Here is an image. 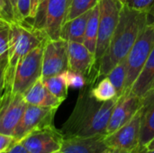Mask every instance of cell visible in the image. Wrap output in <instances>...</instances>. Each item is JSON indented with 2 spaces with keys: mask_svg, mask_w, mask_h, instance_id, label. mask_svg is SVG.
I'll list each match as a JSON object with an SVG mask.
<instances>
[{
  "mask_svg": "<svg viewBox=\"0 0 154 153\" xmlns=\"http://www.w3.org/2000/svg\"><path fill=\"white\" fill-rule=\"evenodd\" d=\"M95 84L88 81L80 88L73 111L60 129L64 139L106 135L109 118L120 96L100 102L91 93Z\"/></svg>",
  "mask_w": 154,
  "mask_h": 153,
  "instance_id": "6da1fadb",
  "label": "cell"
},
{
  "mask_svg": "<svg viewBox=\"0 0 154 153\" xmlns=\"http://www.w3.org/2000/svg\"><path fill=\"white\" fill-rule=\"evenodd\" d=\"M151 15L124 5L120 19L109 46L97 65L98 80L106 77L121 60L126 58L143 28L150 23Z\"/></svg>",
  "mask_w": 154,
  "mask_h": 153,
  "instance_id": "7a4b0ae2",
  "label": "cell"
},
{
  "mask_svg": "<svg viewBox=\"0 0 154 153\" xmlns=\"http://www.w3.org/2000/svg\"><path fill=\"white\" fill-rule=\"evenodd\" d=\"M24 22L11 21L10 23L9 45L7 50V87L11 86L14 69L19 61L31 50L49 40L43 31L37 30L32 24H26Z\"/></svg>",
  "mask_w": 154,
  "mask_h": 153,
  "instance_id": "3957f363",
  "label": "cell"
},
{
  "mask_svg": "<svg viewBox=\"0 0 154 153\" xmlns=\"http://www.w3.org/2000/svg\"><path fill=\"white\" fill-rule=\"evenodd\" d=\"M99 25L95 52L96 70L101 58L106 51L118 24L124 4L118 0H99Z\"/></svg>",
  "mask_w": 154,
  "mask_h": 153,
  "instance_id": "277c9868",
  "label": "cell"
},
{
  "mask_svg": "<svg viewBox=\"0 0 154 153\" xmlns=\"http://www.w3.org/2000/svg\"><path fill=\"white\" fill-rule=\"evenodd\" d=\"M154 47V23L152 20L143 28L135 43L126 56L127 74L125 93L129 92L132 85L141 73Z\"/></svg>",
  "mask_w": 154,
  "mask_h": 153,
  "instance_id": "5b68a950",
  "label": "cell"
},
{
  "mask_svg": "<svg viewBox=\"0 0 154 153\" xmlns=\"http://www.w3.org/2000/svg\"><path fill=\"white\" fill-rule=\"evenodd\" d=\"M45 42L31 50L17 64L10 86L12 93L23 96L26 90L37 79L42 78V55Z\"/></svg>",
  "mask_w": 154,
  "mask_h": 153,
  "instance_id": "8992f818",
  "label": "cell"
},
{
  "mask_svg": "<svg viewBox=\"0 0 154 153\" xmlns=\"http://www.w3.org/2000/svg\"><path fill=\"white\" fill-rule=\"evenodd\" d=\"M63 141L60 130L53 124L32 131L19 142L31 153H54L61 150Z\"/></svg>",
  "mask_w": 154,
  "mask_h": 153,
  "instance_id": "52a82bcc",
  "label": "cell"
},
{
  "mask_svg": "<svg viewBox=\"0 0 154 153\" xmlns=\"http://www.w3.org/2000/svg\"><path fill=\"white\" fill-rule=\"evenodd\" d=\"M69 41L60 38L47 40L42 55V78L60 75L69 69Z\"/></svg>",
  "mask_w": 154,
  "mask_h": 153,
  "instance_id": "ba28073f",
  "label": "cell"
},
{
  "mask_svg": "<svg viewBox=\"0 0 154 153\" xmlns=\"http://www.w3.org/2000/svg\"><path fill=\"white\" fill-rule=\"evenodd\" d=\"M57 110L58 108L28 105L12 135L17 142H20L33 130L53 125Z\"/></svg>",
  "mask_w": 154,
  "mask_h": 153,
  "instance_id": "9c48e42d",
  "label": "cell"
},
{
  "mask_svg": "<svg viewBox=\"0 0 154 153\" xmlns=\"http://www.w3.org/2000/svg\"><path fill=\"white\" fill-rule=\"evenodd\" d=\"M27 106L23 95L14 94L6 87L0 102V133L13 134Z\"/></svg>",
  "mask_w": 154,
  "mask_h": 153,
  "instance_id": "30bf717a",
  "label": "cell"
},
{
  "mask_svg": "<svg viewBox=\"0 0 154 153\" xmlns=\"http://www.w3.org/2000/svg\"><path fill=\"white\" fill-rule=\"evenodd\" d=\"M141 126V108L134 116L125 125L112 133L105 135L104 142L107 148L111 150H125L128 151H134L139 146Z\"/></svg>",
  "mask_w": 154,
  "mask_h": 153,
  "instance_id": "8fae6325",
  "label": "cell"
},
{
  "mask_svg": "<svg viewBox=\"0 0 154 153\" xmlns=\"http://www.w3.org/2000/svg\"><path fill=\"white\" fill-rule=\"evenodd\" d=\"M69 69L84 75L88 81L97 83L98 81L96 70L95 54L81 42L69 41Z\"/></svg>",
  "mask_w": 154,
  "mask_h": 153,
  "instance_id": "7c38bea8",
  "label": "cell"
},
{
  "mask_svg": "<svg viewBox=\"0 0 154 153\" xmlns=\"http://www.w3.org/2000/svg\"><path fill=\"white\" fill-rule=\"evenodd\" d=\"M72 0H48L43 11L42 31L50 40L60 39Z\"/></svg>",
  "mask_w": 154,
  "mask_h": 153,
  "instance_id": "4fadbf2b",
  "label": "cell"
},
{
  "mask_svg": "<svg viewBox=\"0 0 154 153\" xmlns=\"http://www.w3.org/2000/svg\"><path fill=\"white\" fill-rule=\"evenodd\" d=\"M142 104L143 98L130 91L124 93L119 97L111 114L106 129V135L111 134L129 122L139 111Z\"/></svg>",
  "mask_w": 154,
  "mask_h": 153,
  "instance_id": "5bb4252c",
  "label": "cell"
},
{
  "mask_svg": "<svg viewBox=\"0 0 154 153\" xmlns=\"http://www.w3.org/2000/svg\"><path fill=\"white\" fill-rule=\"evenodd\" d=\"M154 138V91L143 98L141 106V126L139 146L144 148Z\"/></svg>",
  "mask_w": 154,
  "mask_h": 153,
  "instance_id": "9a60e30c",
  "label": "cell"
},
{
  "mask_svg": "<svg viewBox=\"0 0 154 153\" xmlns=\"http://www.w3.org/2000/svg\"><path fill=\"white\" fill-rule=\"evenodd\" d=\"M105 135H96L84 138L64 139L60 151L63 153H102L107 149Z\"/></svg>",
  "mask_w": 154,
  "mask_h": 153,
  "instance_id": "2e32d148",
  "label": "cell"
},
{
  "mask_svg": "<svg viewBox=\"0 0 154 153\" xmlns=\"http://www.w3.org/2000/svg\"><path fill=\"white\" fill-rule=\"evenodd\" d=\"M23 98L28 105L42 107L59 108L63 100L52 95L44 86L42 78L37 79L23 94Z\"/></svg>",
  "mask_w": 154,
  "mask_h": 153,
  "instance_id": "e0dca14e",
  "label": "cell"
},
{
  "mask_svg": "<svg viewBox=\"0 0 154 153\" xmlns=\"http://www.w3.org/2000/svg\"><path fill=\"white\" fill-rule=\"evenodd\" d=\"M154 90V47L141 73L131 87L130 92L143 98Z\"/></svg>",
  "mask_w": 154,
  "mask_h": 153,
  "instance_id": "ac0fdd59",
  "label": "cell"
},
{
  "mask_svg": "<svg viewBox=\"0 0 154 153\" xmlns=\"http://www.w3.org/2000/svg\"><path fill=\"white\" fill-rule=\"evenodd\" d=\"M91 10L86 12L85 14L74 19L67 21L62 25L60 38L67 41H76V42L83 43L87 23L90 16Z\"/></svg>",
  "mask_w": 154,
  "mask_h": 153,
  "instance_id": "d6986e66",
  "label": "cell"
},
{
  "mask_svg": "<svg viewBox=\"0 0 154 153\" xmlns=\"http://www.w3.org/2000/svg\"><path fill=\"white\" fill-rule=\"evenodd\" d=\"M98 25H99V5L97 4L91 10V14L87 23V28L85 32L84 41H83V44L93 54H95L96 48H97Z\"/></svg>",
  "mask_w": 154,
  "mask_h": 153,
  "instance_id": "ffe728a7",
  "label": "cell"
},
{
  "mask_svg": "<svg viewBox=\"0 0 154 153\" xmlns=\"http://www.w3.org/2000/svg\"><path fill=\"white\" fill-rule=\"evenodd\" d=\"M91 93L92 96L100 102L108 101L118 96L116 87L107 77L100 78L92 87Z\"/></svg>",
  "mask_w": 154,
  "mask_h": 153,
  "instance_id": "44dd1931",
  "label": "cell"
},
{
  "mask_svg": "<svg viewBox=\"0 0 154 153\" xmlns=\"http://www.w3.org/2000/svg\"><path fill=\"white\" fill-rule=\"evenodd\" d=\"M42 79L46 88L52 95H54L55 96H57L58 98L63 101L67 98L69 87L66 82L64 72L60 75H56L45 78H42Z\"/></svg>",
  "mask_w": 154,
  "mask_h": 153,
  "instance_id": "7402d4cb",
  "label": "cell"
},
{
  "mask_svg": "<svg viewBox=\"0 0 154 153\" xmlns=\"http://www.w3.org/2000/svg\"><path fill=\"white\" fill-rule=\"evenodd\" d=\"M126 74H127V64H126V58H125L123 60H121L119 63H117L106 76L109 78V80L116 87L118 96H121L125 93Z\"/></svg>",
  "mask_w": 154,
  "mask_h": 153,
  "instance_id": "603a6c76",
  "label": "cell"
},
{
  "mask_svg": "<svg viewBox=\"0 0 154 153\" xmlns=\"http://www.w3.org/2000/svg\"><path fill=\"white\" fill-rule=\"evenodd\" d=\"M98 3L99 0H72L66 22L74 19L93 9Z\"/></svg>",
  "mask_w": 154,
  "mask_h": 153,
  "instance_id": "cb8c5ba5",
  "label": "cell"
},
{
  "mask_svg": "<svg viewBox=\"0 0 154 153\" xmlns=\"http://www.w3.org/2000/svg\"><path fill=\"white\" fill-rule=\"evenodd\" d=\"M10 23V20L0 16V56L5 54L8 50Z\"/></svg>",
  "mask_w": 154,
  "mask_h": 153,
  "instance_id": "d4e9b609",
  "label": "cell"
},
{
  "mask_svg": "<svg viewBox=\"0 0 154 153\" xmlns=\"http://www.w3.org/2000/svg\"><path fill=\"white\" fill-rule=\"evenodd\" d=\"M64 75L69 87L80 89L87 84L86 77L79 72H76L71 69H68L64 72Z\"/></svg>",
  "mask_w": 154,
  "mask_h": 153,
  "instance_id": "484cf974",
  "label": "cell"
},
{
  "mask_svg": "<svg viewBox=\"0 0 154 153\" xmlns=\"http://www.w3.org/2000/svg\"><path fill=\"white\" fill-rule=\"evenodd\" d=\"M125 5L134 10L146 13L153 17L154 0H127Z\"/></svg>",
  "mask_w": 154,
  "mask_h": 153,
  "instance_id": "4316f807",
  "label": "cell"
},
{
  "mask_svg": "<svg viewBox=\"0 0 154 153\" xmlns=\"http://www.w3.org/2000/svg\"><path fill=\"white\" fill-rule=\"evenodd\" d=\"M31 0H17L16 8L14 14V21H25L30 18Z\"/></svg>",
  "mask_w": 154,
  "mask_h": 153,
  "instance_id": "83f0119b",
  "label": "cell"
},
{
  "mask_svg": "<svg viewBox=\"0 0 154 153\" xmlns=\"http://www.w3.org/2000/svg\"><path fill=\"white\" fill-rule=\"evenodd\" d=\"M8 66V57L7 51L0 56V102L7 87L6 82V71Z\"/></svg>",
  "mask_w": 154,
  "mask_h": 153,
  "instance_id": "f1b7e54d",
  "label": "cell"
},
{
  "mask_svg": "<svg viewBox=\"0 0 154 153\" xmlns=\"http://www.w3.org/2000/svg\"><path fill=\"white\" fill-rule=\"evenodd\" d=\"M48 0H40V5L38 7V10L36 12L35 17L33 18L32 21V26L37 29V30H41L42 31V23H43V11H44V7L45 5L47 3Z\"/></svg>",
  "mask_w": 154,
  "mask_h": 153,
  "instance_id": "f546056e",
  "label": "cell"
},
{
  "mask_svg": "<svg viewBox=\"0 0 154 153\" xmlns=\"http://www.w3.org/2000/svg\"><path fill=\"white\" fill-rule=\"evenodd\" d=\"M15 142H17V141L13 135L0 133V153L8 151Z\"/></svg>",
  "mask_w": 154,
  "mask_h": 153,
  "instance_id": "4dcf8cb0",
  "label": "cell"
},
{
  "mask_svg": "<svg viewBox=\"0 0 154 153\" xmlns=\"http://www.w3.org/2000/svg\"><path fill=\"white\" fill-rule=\"evenodd\" d=\"M0 15L6 18L7 20L14 21L12 10L10 9L9 5L5 0H0Z\"/></svg>",
  "mask_w": 154,
  "mask_h": 153,
  "instance_id": "1f68e13d",
  "label": "cell"
},
{
  "mask_svg": "<svg viewBox=\"0 0 154 153\" xmlns=\"http://www.w3.org/2000/svg\"><path fill=\"white\" fill-rule=\"evenodd\" d=\"M5 153H31L29 152L25 148H24V146L21 143V142H15L14 144V146L8 151H6V152Z\"/></svg>",
  "mask_w": 154,
  "mask_h": 153,
  "instance_id": "d6a6232c",
  "label": "cell"
},
{
  "mask_svg": "<svg viewBox=\"0 0 154 153\" xmlns=\"http://www.w3.org/2000/svg\"><path fill=\"white\" fill-rule=\"evenodd\" d=\"M40 5V0H31V13H30V18H32L33 20V18L35 17L36 12L38 10Z\"/></svg>",
  "mask_w": 154,
  "mask_h": 153,
  "instance_id": "836d02e7",
  "label": "cell"
},
{
  "mask_svg": "<svg viewBox=\"0 0 154 153\" xmlns=\"http://www.w3.org/2000/svg\"><path fill=\"white\" fill-rule=\"evenodd\" d=\"M131 153H154V150L149 151V150H146L145 148H142V149H135Z\"/></svg>",
  "mask_w": 154,
  "mask_h": 153,
  "instance_id": "e575fe53",
  "label": "cell"
},
{
  "mask_svg": "<svg viewBox=\"0 0 154 153\" xmlns=\"http://www.w3.org/2000/svg\"><path fill=\"white\" fill-rule=\"evenodd\" d=\"M11 8H12V11H13V15L14 14V12H15V8H16V3H17V0H7Z\"/></svg>",
  "mask_w": 154,
  "mask_h": 153,
  "instance_id": "d590c367",
  "label": "cell"
},
{
  "mask_svg": "<svg viewBox=\"0 0 154 153\" xmlns=\"http://www.w3.org/2000/svg\"><path fill=\"white\" fill-rule=\"evenodd\" d=\"M146 150H149V151H152V150H154V138L144 147Z\"/></svg>",
  "mask_w": 154,
  "mask_h": 153,
  "instance_id": "8d00e7d4",
  "label": "cell"
},
{
  "mask_svg": "<svg viewBox=\"0 0 154 153\" xmlns=\"http://www.w3.org/2000/svg\"><path fill=\"white\" fill-rule=\"evenodd\" d=\"M109 153H131V151H125V150H118V149H115V150H110Z\"/></svg>",
  "mask_w": 154,
  "mask_h": 153,
  "instance_id": "74e56055",
  "label": "cell"
},
{
  "mask_svg": "<svg viewBox=\"0 0 154 153\" xmlns=\"http://www.w3.org/2000/svg\"><path fill=\"white\" fill-rule=\"evenodd\" d=\"M110 150H111V149L107 148V149H106V150H105V151H103V152H102V153H109V151H110Z\"/></svg>",
  "mask_w": 154,
  "mask_h": 153,
  "instance_id": "f35d334b",
  "label": "cell"
},
{
  "mask_svg": "<svg viewBox=\"0 0 154 153\" xmlns=\"http://www.w3.org/2000/svg\"><path fill=\"white\" fill-rule=\"evenodd\" d=\"M118 1H120V2H122V3H123L124 5H125V4L126 2H127V0H118Z\"/></svg>",
  "mask_w": 154,
  "mask_h": 153,
  "instance_id": "ab89813d",
  "label": "cell"
},
{
  "mask_svg": "<svg viewBox=\"0 0 154 153\" xmlns=\"http://www.w3.org/2000/svg\"><path fill=\"white\" fill-rule=\"evenodd\" d=\"M5 1L7 2V4H8V5H9V7H10V9L12 10V8H11V6H10V5H9V3H8V1H7V0H5ZM12 13H13V11H12ZM13 16H14V15H13Z\"/></svg>",
  "mask_w": 154,
  "mask_h": 153,
  "instance_id": "60d3db41",
  "label": "cell"
},
{
  "mask_svg": "<svg viewBox=\"0 0 154 153\" xmlns=\"http://www.w3.org/2000/svg\"><path fill=\"white\" fill-rule=\"evenodd\" d=\"M54 153H63V152H61V151H56V152H54Z\"/></svg>",
  "mask_w": 154,
  "mask_h": 153,
  "instance_id": "b9f144b4",
  "label": "cell"
},
{
  "mask_svg": "<svg viewBox=\"0 0 154 153\" xmlns=\"http://www.w3.org/2000/svg\"><path fill=\"white\" fill-rule=\"evenodd\" d=\"M152 22H153V23H154V18H153V19H152Z\"/></svg>",
  "mask_w": 154,
  "mask_h": 153,
  "instance_id": "7bdbcfd3",
  "label": "cell"
},
{
  "mask_svg": "<svg viewBox=\"0 0 154 153\" xmlns=\"http://www.w3.org/2000/svg\"><path fill=\"white\" fill-rule=\"evenodd\" d=\"M152 18H154V14H153V17H152Z\"/></svg>",
  "mask_w": 154,
  "mask_h": 153,
  "instance_id": "ee69618b",
  "label": "cell"
},
{
  "mask_svg": "<svg viewBox=\"0 0 154 153\" xmlns=\"http://www.w3.org/2000/svg\"><path fill=\"white\" fill-rule=\"evenodd\" d=\"M0 16H1V15H0Z\"/></svg>",
  "mask_w": 154,
  "mask_h": 153,
  "instance_id": "f6af8a7d",
  "label": "cell"
},
{
  "mask_svg": "<svg viewBox=\"0 0 154 153\" xmlns=\"http://www.w3.org/2000/svg\"><path fill=\"white\" fill-rule=\"evenodd\" d=\"M153 91H154V90H153Z\"/></svg>",
  "mask_w": 154,
  "mask_h": 153,
  "instance_id": "bcb514c9",
  "label": "cell"
}]
</instances>
